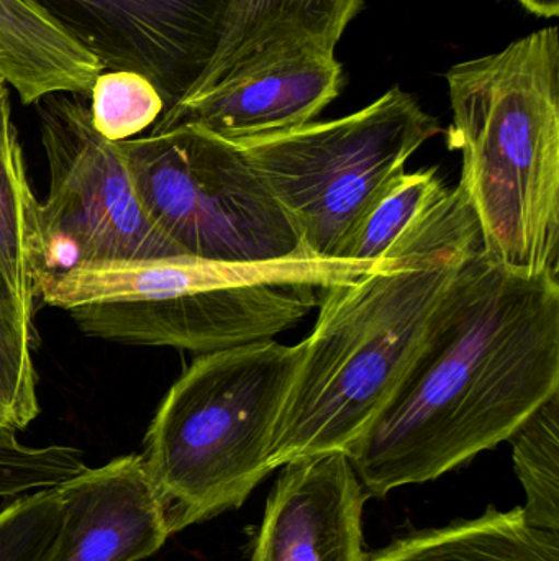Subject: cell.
<instances>
[{
    "label": "cell",
    "mask_w": 559,
    "mask_h": 561,
    "mask_svg": "<svg viewBox=\"0 0 559 561\" xmlns=\"http://www.w3.org/2000/svg\"><path fill=\"white\" fill-rule=\"evenodd\" d=\"M366 561H559V533L532 527L522 507H489L476 519L403 537Z\"/></svg>",
    "instance_id": "9a60e30c"
},
{
    "label": "cell",
    "mask_w": 559,
    "mask_h": 561,
    "mask_svg": "<svg viewBox=\"0 0 559 561\" xmlns=\"http://www.w3.org/2000/svg\"><path fill=\"white\" fill-rule=\"evenodd\" d=\"M246 561H366L363 483L343 451L282 465Z\"/></svg>",
    "instance_id": "8fae6325"
},
{
    "label": "cell",
    "mask_w": 559,
    "mask_h": 561,
    "mask_svg": "<svg viewBox=\"0 0 559 561\" xmlns=\"http://www.w3.org/2000/svg\"><path fill=\"white\" fill-rule=\"evenodd\" d=\"M36 108L49 170L38 209L39 279L78 266L183 255L144 213L118 145L97 134L88 104L51 94Z\"/></svg>",
    "instance_id": "ba28073f"
},
{
    "label": "cell",
    "mask_w": 559,
    "mask_h": 561,
    "mask_svg": "<svg viewBox=\"0 0 559 561\" xmlns=\"http://www.w3.org/2000/svg\"><path fill=\"white\" fill-rule=\"evenodd\" d=\"M88 99L92 125L114 144L137 137L166 111L153 82L133 71H102Z\"/></svg>",
    "instance_id": "d6986e66"
},
{
    "label": "cell",
    "mask_w": 559,
    "mask_h": 561,
    "mask_svg": "<svg viewBox=\"0 0 559 561\" xmlns=\"http://www.w3.org/2000/svg\"><path fill=\"white\" fill-rule=\"evenodd\" d=\"M0 431L16 432L15 422H13L12 414H10L9 408L3 404L2 399H0Z\"/></svg>",
    "instance_id": "cb8c5ba5"
},
{
    "label": "cell",
    "mask_w": 559,
    "mask_h": 561,
    "mask_svg": "<svg viewBox=\"0 0 559 561\" xmlns=\"http://www.w3.org/2000/svg\"><path fill=\"white\" fill-rule=\"evenodd\" d=\"M527 12L540 19H555L559 15V0H517Z\"/></svg>",
    "instance_id": "603a6c76"
},
{
    "label": "cell",
    "mask_w": 559,
    "mask_h": 561,
    "mask_svg": "<svg viewBox=\"0 0 559 561\" xmlns=\"http://www.w3.org/2000/svg\"><path fill=\"white\" fill-rule=\"evenodd\" d=\"M101 62L28 0H0V76L20 101L51 94L89 98Z\"/></svg>",
    "instance_id": "4fadbf2b"
},
{
    "label": "cell",
    "mask_w": 559,
    "mask_h": 561,
    "mask_svg": "<svg viewBox=\"0 0 559 561\" xmlns=\"http://www.w3.org/2000/svg\"><path fill=\"white\" fill-rule=\"evenodd\" d=\"M23 474L25 463L15 435L0 431V497L19 496L23 490Z\"/></svg>",
    "instance_id": "7402d4cb"
},
{
    "label": "cell",
    "mask_w": 559,
    "mask_h": 561,
    "mask_svg": "<svg viewBox=\"0 0 559 561\" xmlns=\"http://www.w3.org/2000/svg\"><path fill=\"white\" fill-rule=\"evenodd\" d=\"M56 491L61 529L42 561H140L171 537L141 454L85 468Z\"/></svg>",
    "instance_id": "7c38bea8"
},
{
    "label": "cell",
    "mask_w": 559,
    "mask_h": 561,
    "mask_svg": "<svg viewBox=\"0 0 559 561\" xmlns=\"http://www.w3.org/2000/svg\"><path fill=\"white\" fill-rule=\"evenodd\" d=\"M304 345L275 340L197 355L144 435V471L170 536L238 510L271 473L269 451Z\"/></svg>",
    "instance_id": "277c9868"
},
{
    "label": "cell",
    "mask_w": 559,
    "mask_h": 561,
    "mask_svg": "<svg viewBox=\"0 0 559 561\" xmlns=\"http://www.w3.org/2000/svg\"><path fill=\"white\" fill-rule=\"evenodd\" d=\"M39 201L30 187L9 89H0V275L23 319L33 325L42 273Z\"/></svg>",
    "instance_id": "2e32d148"
},
{
    "label": "cell",
    "mask_w": 559,
    "mask_h": 561,
    "mask_svg": "<svg viewBox=\"0 0 559 561\" xmlns=\"http://www.w3.org/2000/svg\"><path fill=\"white\" fill-rule=\"evenodd\" d=\"M104 71L153 82L171 108L209 66L230 0H28ZM164 111V112H166Z\"/></svg>",
    "instance_id": "9c48e42d"
},
{
    "label": "cell",
    "mask_w": 559,
    "mask_h": 561,
    "mask_svg": "<svg viewBox=\"0 0 559 561\" xmlns=\"http://www.w3.org/2000/svg\"><path fill=\"white\" fill-rule=\"evenodd\" d=\"M363 5L364 0H230L219 46L187 95L206 91L272 43L311 42L335 51Z\"/></svg>",
    "instance_id": "5bb4252c"
},
{
    "label": "cell",
    "mask_w": 559,
    "mask_h": 561,
    "mask_svg": "<svg viewBox=\"0 0 559 561\" xmlns=\"http://www.w3.org/2000/svg\"><path fill=\"white\" fill-rule=\"evenodd\" d=\"M377 262L302 252L266 262L232 263L219 279L186 293L89 304L66 312L92 339L206 355L272 340L294 329L317 309L324 287L358 278Z\"/></svg>",
    "instance_id": "52a82bcc"
},
{
    "label": "cell",
    "mask_w": 559,
    "mask_h": 561,
    "mask_svg": "<svg viewBox=\"0 0 559 561\" xmlns=\"http://www.w3.org/2000/svg\"><path fill=\"white\" fill-rule=\"evenodd\" d=\"M449 193L436 168L400 173L366 207L338 250V260L377 262Z\"/></svg>",
    "instance_id": "e0dca14e"
},
{
    "label": "cell",
    "mask_w": 559,
    "mask_h": 561,
    "mask_svg": "<svg viewBox=\"0 0 559 561\" xmlns=\"http://www.w3.org/2000/svg\"><path fill=\"white\" fill-rule=\"evenodd\" d=\"M479 249L478 219L458 186L370 272L324 287L276 425L272 470L311 455L350 454L399 391Z\"/></svg>",
    "instance_id": "7a4b0ae2"
},
{
    "label": "cell",
    "mask_w": 559,
    "mask_h": 561,
    "mask_svg": "<svg viewBox=\"0 0 559 561\" xmlns=\"http://www.w3.org/2000/svg\"><path fill=\"white\" fill-rule=\"evenodd\" d=\"M117 145L144 213L183 255L249 263L307 252L235 144L179 125Z\"/></svg>",
    "instance_id": "8992f818"
},
{
    "label": "cell",
    "mask_w": 559,
    "mask_h": 561,
    "mask_svg": "<svg viewBox=\"0 0 559 561\" xmlns=\"http://www.w3.org/2000/svg\"><path fill=\"white\" fill-rule=\"evenodd\" d=\"M559 392V280L476 250L400 385L351 465L384 497L436 480L514 432Z\"/></svg>",
    "instance_id": "6da1fadb"
},
{
    "label": "cell",
    "mask_w": 559,
    "mask_h": 561,
    "mask_svg": "<svg viewBox=\"0 0 559 561\" xmlns=\"http://www.w3.org/2000/svg\"><path fill=\"white\" fill-rule=\"evenodd\" d=\"M62 524L56 488L15 497L0 511V561H42Z\"/></svg>",
    "instance_id": "44dd1931"
},
{
    "label": "cell",
    "mask_w": 559,
    "mask_h": 561,
    "mask_svg": "<svg viewBox=\"0 0 559 561\" xmlns=\"http://www.w3.org/2000/svg\"><path fill=\"white\" fill-rule=\"evenodd\" d=\"M465 193L486 256L559 272V32L538 30L446 72Z\"/></svg>",
    "instance_id": "3957f363"
},
{
    "label": "cell",
    "mask_w": 559,
    "mask_h": 561,
    "mask_svg": "<svg viewBox=\"0 0 559 561\" xmlns=\"http://www.w3.org/2000/svg\"><path fill=\"white\" fill-rule=\"evenodd\" d=\"M5 81H3L2 76H0V89L5 88Z\"/></svg>",
    "instance_id": "d4e9b609"
},
{
    "label": "cell",
    "mask_w": 559,
    "mask_h": 561,
    "mask_svg": "<svg viewBox=\"0 0 559 561\" xmlns=\"http://www.w3.org/2000/svg\"><path fill=\"white\" fill-rule=\"evenodd\" d=\"M341 88L335 51L311 42L272 43L167 108L151 134L190 125L230 144L269 137L314 122Z\"/></svg>",
    "instance_id": "30bf717a"
},
{
    "label": "cell",
    "mask_w": 559,
    "mask_h": 561,
    "mask_svg": "<svg viewBox=\"0 0 559 561\" xmlns=\"http://www.w3.org/2000/svg\"><path fill=\"white\" fill-rule=\"evenodd\" d=\"M442 131L416 95L394 85L347 117L236 147L312 255L337 259L361 214L409 158Z\"/></svg>",
    "instance_id": "5b68a950"
},
{
    "label": "cell",
    "mask_w": 559,
    "mask_h": 561,
    "mask_svg": "<svg viewBox=\"0 0 559 561\" xmlns=\"http://www.w3.org/2000/svg\"><path fill=\"white\" fill-rule=\"evenodd\" d=\"M32 348L33 325L23 319L0 275V399L9 408L16 432L39 414Z\"/></svg>",
    "instance_id": "ffe728a7"
},
{
    "label": "cell",
    "mask_w": 559,
    "mask_h": 561,
    "mask_svg": "<svg viewBox=\"0 0 559 561\" xmlns=\"http://www.w3.org/2000/svg\"><path fill=\"white\" fill-rule=\"evenodd\" d=\"M509 442L525 490V520L559 533V392L537 409Z\"/></svg>",
    "instance_id": "ac0fdd59"
}]
</instances>
